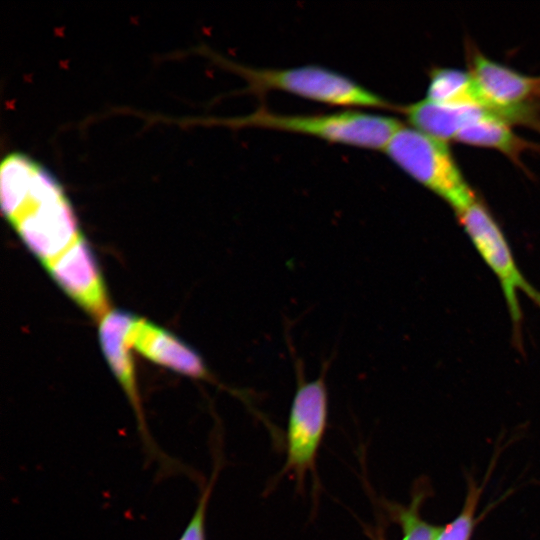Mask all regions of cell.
<instances>
[{"mask_svg":"<svg viewBox=\"0 0 540 540\" xmlns=\"http://www.w3.org/2000/svg\"><path fill=\"white\" fill-rule=\"evenodd\" d=\"M0 191L4 215L44 266L83 237L60 182L26 154L3 159Z\"/></svg>","mask_w":540,"mask_h":540,"instance_id":"cell-1","label":"cell"},{"mask_svg":"<svg viewBox=\"0 0 540 540\" xmlns=\"http://www.w3.org/2000/svg\"><path fill=\"white\" fill-rule=\"evenodd\" d=\"M232 128H263L317 137L330 143L381 150L403 126L398 119L358 110L329 114H279L265 107L239 117L215 120Z\"/></svg>","mask_w":540,"mask_h":540,"instance_id":"cell-2","label":"cell"},{"mask_svg":"<svg viewBox=\"0 0 540 540\" xmlns=\"http://www.w3.org/2000/svg\"><path fill=\"white\" fill-rule=\"evenodd\" d=\"M221 64L247 83L245 91L263 96L268 91H283L305 99L345 108H370L397 111L398 106L336 71L317 65L293 68H255L224 58Z\"/></svg>","mask_w":540,"mask_h":540,"instance_id":"cell-3","label":"cell"},{"mask_svg":"<svg viewBox=\"0 0 540 540\" xmlns=\"http://www.w3.org/2000/svg\"><path fill=\"white\" fill-rule=\"evenodd\" d=\"M385 152L412 178L444 199L455 212L476 199L445 141L416 128L402 126Z\"/></svg>","mask_w":540,"mask_h":540,"instance_id":"cell-4","label":"cell"},{"mask_svg":"<svg viewBox=\"0 0 540 540\" xmlns=\"http://www.w3.org/2000/svg\"><path fill=\"white\" fill-rule=\"evenodd\" d=\"M297 368V388L290 406L286 433V461L283 473L292 475L303 484L314 471L318 450L328 420V388L326 370L314 380L307 381L302 367Z\"/></svg>","mask_w":540,"mask_h":540,"instance_id":"cell-5","label":"cell"},{"mask_svg":"<svg viewBox=\"0 0 540 540\" xmlns=\"http://www.w3.org/2000/svg\"><path fill=\"white\" fill-rule=\"evenodd\" d=\"M475 248L497 276L514 323L521 318L517 292L522 291L540 307V293L532 287L518 269L510 247L487 209L473 200L456 212Z\"/></svg>","mask_w":540,"mask_h":540,"instance_id":"cell-6","label":"cell"},{"mask_svg":"<svg viewBox=\"0 0 540 540\" xmlns=\"http://www.w3.org/2000/svg\"><path fill=\"white\" fill-rule=\"evenodd\" d=\"M470 73L482 106L503 120H527V102L540 98V75L520 73L478 50H471Z\"/></svg>","mask_w":540,"mask_h":540,"instance_id":"cell-7","label":"cell"},{"mask_svg":"<svg viewBox=\"0 0 540 540\" xmlns=\"http://www.w3.org/2000/svg\"><path fill=\"white\" fill-rule=\"evenodd\" d=\"M45 267L57 284L88 313L95 317L107 314L103 278L84 236Z\"/></svg>","mask_w":540,"mask_h":540,"instance_id":"cell-8","label":"cell"},{"mask_svg":"<svg viewBox=\"0 0 540 540\" xmlns=\"http://www.w3.org/2000/svg\"><path fill=\"white\" fill-rule=\"evenodd\" d=\"M130 348L147 359L196 379L211 380L201 356L178 337L135 316L126 334Z\"/></svg>","mask_w":540,"mask_h":540,"instance_id":"cell-9","label":"cell"},{"mask_svg":"<svg viewBox=\"0 0 540 540\" xmlns=\"http://www.w3.org/2000/svg\"><path fill=\"white\" fill-rule=\"evenodd\" d=\"M397 111L406 115L413 128L445 142L454 139L466 125L494 114L476 105L447 104L427 98L398 106Z\"/></svg>","mask_w":540,"mask_h":540,"instance_id":"cell-10","label":"cell"},{"mask_svg":"<svg viewBox=\"0 0 540 540\" xmlns=\"http://www.w3.org/2000/svg\"><path fill=\"white\" fill-rule=\"evenodd\" d=\"M455 140L477 146L495 148L515 161L531 145L509 127L508 122L490 114L463 127Z\"/></svg>","mask_w":540,"mask_h":540,"instance_id":"cell-11","label":"cell"},{"mask_svg":"<svg viewBox=\"0 0 540 540\" xmlns=\"http://www.w3.org/2000/svg\"><path fill=\"white\" fill-rule=\"evenodd\" d=\"M426 98L440 103L483 107L470 71L457 68L436 67L432 69Z\"/></svg>","mask_w":540,"mask_h":540,"instance_id":"cell-12","label":"cell"},{"mask_svg":"<svg viewBox=\"0 0 540 540\" xmlns=\"http://www.w3.org/2000/svg\"><path fill=\"white\" fill-rule=\"evenodd\" d=\"M424 496L423 492H417L409 506H395L393 514L401 527V540L436 539L441 526L430 524L420 516L419 509Z\"/></svg>","mask_w":540,"mask_h":540,"instance_id":"cell-13","label":"cell"},{"mask_svg":"<svg viewBox=\"0 0 540 540\" xmlns=\"http://www.w3.org/2000/svg\"><path fill=\"white\" fill-rule=\"evenodd\" d=\"M480 493L481 489L473 481H470L462 510L451 522L441 526L435 540H471Z\"/></svg>","mask_w":540,"mask_h":540,"instance_id":"cell-14","label":"cell"},{"mask_svg":"<svg viewBox=\"0 0 540 540\" xmlns=\"http://www.w3.org/2000/svg\"><path fill=\"white\" fill-rule=\"evenodd\" d=\"M220 462L216 460L214 470L206 486L201 492L197 505L178 540H206V513L214 483L219 472Z\"/></svg>","mask_w":540,"mask_h":540,"instance_id":"cell-15","label":"cell"},{"mask_svg":"<svg viewBox=\"0 0 540 540\" xmlns=\"http://www.w3.org/2000/svg\"><path fill=\"white\" fill-rule=\"evenodd\" d=\"M380 540H383L382 538Z\"/></svg>","mask_w":540,"mask_h":540,"instance_id":"cell-16","label":"cell"}]
</instances>
